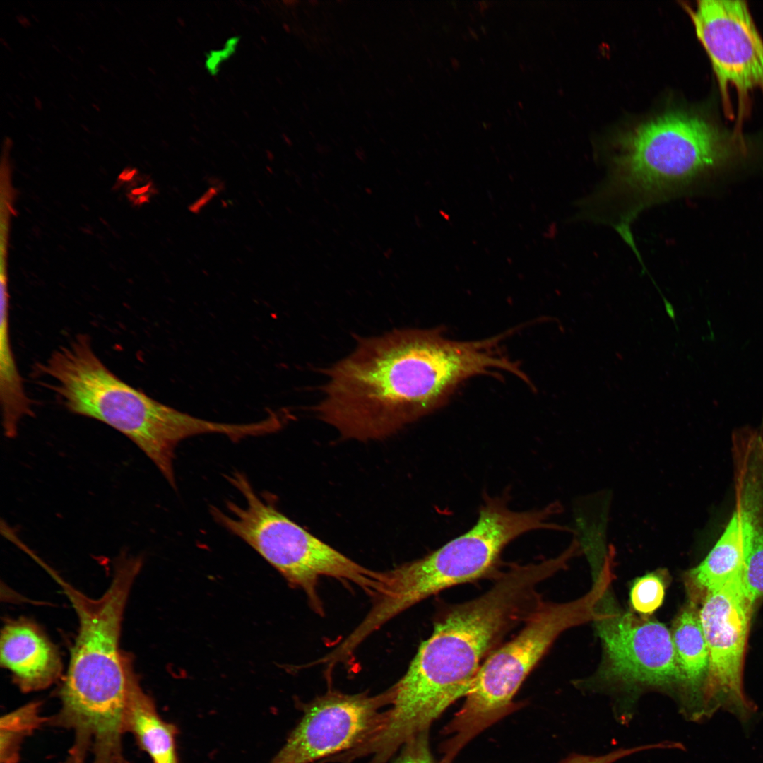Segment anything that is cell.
<instances>
[{
    "label": "cell",
    "mask_w": 763,
    "mask_h": 763,
    "mask_svg": "<svg viewBox=\"0 0 763 763\" xmlns=\"http://www.w3.org/2000/svg\"><path fill=\"white\" fill-rule=\"evenodd\" d=\"M498 335L458 341L441 328L394 329L360 338L355 350L324 370L317 417L344 439H382L433 412L466 379L497 370L514 373Z\"/></svg>",
    "instance_id": "cell-1"
},
{
    "label": "cell",
    "mask_w": 763,
    "mask_h": 763,
    "mask_svg": "<svg viewBox=\"0 0 763 763\" xmlns=\"http://www.w3.org/2000/svg\"><path fill=\"white\" fill-rule=\"evenodd\" d=\"M554 574L548 560L513 565L499 572L484 593L447 605L406 673L392 686L393 699L375 738L377 747L387 754L396 752L466 697L485 660L543 601L538 586Z\"/></svg>",
    "instance_id": "cell-2"
},
{
    "label": "cell",
    "mask_w": 763,
    "mask_h": 763,
    "mask_svg": "<svg viewBox=\"0 0 763 763\" xmlns=\"http://www.w3.org/2000/svg\"><path fill=\"white\" fill-rule=\"evenodd\" d=\"M141 567V557L122 555L109 588L97 599L47 569L71 601L79 623L59 691L61 707L51 723L71 731L76 740L93 747L112 746L124 734L131 660L120 651L119 636L128 596Z\"/></svg>",
    "instance_id": "cell-3"
},
{
    "label": "cell",
    "mask_w": 763,
    "mask_h": 763,
    "mask_svg": "<svg viewBox=\"0 0 763 763\" xmlns=\"http://www.w3.org/2000/svg\"><path fill=\"white\" fill-rule=\"evenodd\" d=\"M40 368L69 411L99 420L127 437L174 489L175 449L181 441L204 434H234L232 423L192 416L124 382L95 355L85 335L53 352Z\"/></svg>",
    "instance_id": "cell-4"
},
{
    "label": "cell",
    "mask_w": 763,
    "mask_h": 763,
    "mask_svg": "<svg viewBox=\"0 0 763 763\" xmlns=\"http://www.w3.org/2000/svg\"><path fill=\"white\" fill-rule=\"evenodd\" d=\"M605 191L637 208L745 158L747 147L700 116L672 111L621 135Z\"/></svg>",
    "instance_id": "cell-5"
},
{
    "label": "cell",
    "mask_w": 763,
    "mask_h": 763,
    "mask_svg": "<svg viewBox=\"0 0 763 763\" xmlns=\"http://www.w3.org/2000/svg\"><path fill=\"white\" fill-rule=\"evenodd\" d=\"M509 497L485 495L475 524L425 557L386 571L383 592L363 619L374 632L393 617L439 592L496 576L504 548L520 536L538 529H561L548 522L560 510L557 503L540 509L514 511Z\"/></svg>",
    "instance_id": "cell-6"
},
{
    "label": "cell",
    "mask_w": 763,
    "mask_h": 763,
    "mask_svg": "<svg viewBox=\"0 0 763 763\" xmlns=\"http://www.w3.org/2000/svg\"><path fill=\"white\" fill-rule=\"evenodd\" d=\"M613 576L612 567L604 564L584 596L564 603L543 601L514 637L488 656L461 708L443 728L448 735L441 746L443 763H452L473 738L521 707L514 699L526 678L564 631L594 620Z\"/></svg>",
    "instance_id": "cell-7"
},
{
    "label": "cell",
    "mask_w": 763,
    "mask_h": 763,
    "mask_svg": "<svg viewBox=\"0 0 763 763\" xmlns=\"http://www.w3.org/2000/svg\"><path fill=\"white\" fill-rule=\"evenodd\" d=\"M227 480L244 497L226 510L211 507L213 519L255 550L295 588L302 590L317 613L323 612L317 586L322 576L352 583L376 598L384 588L386 572L369 569L313 536L281 513L266 495L256 493L239 471Z\"/></svg>",
    "instance_id": "cell-8"
},
{
    "label": "cell",
    "mask_w": 763,
    "mask_h": 763,
    "mask_svg": "<svg viewBox=\"0 0 763 763\" xmlns=\"http://www.w3.org/2000/svg\"><path fill=\"white\" fill-rule=\"evenodd\" d=\"M689 12L711 60L723 107L731 116L734 90L741 119L750 94H763V40L748 7L743 1L702 0Z\"/></svg>",
    "instance_id": "cell-9"
},
{
    "label": "cell",
    "mask_w": 763,
    "mask_h": 763,
    "mask_svg": "<svg viewBox=\"0 0 763 763\" xmlns=\"http://www.w3.org/2000/svg\"><path fill=\"white\" fill-rule=\"evenodd\" d=\"M392 687L377 695L329 692L304 706L299 723L270 763H312L353 750L384 726Z\"/></svg>",
    "instance_id": "cell-10"
},
{
    "label": "cell",
    "mask_w": 763,
    "mask_h": 763,
    "mask_svg": "<svg viewBox=\"0 0 763 763\" xmlns=\"http://www.w3.org/2000/svg\"><path fill=\"white\" fill-rule=\"evenodd\" d=\"M699 609L709 658L704 693L705 714L714 707L728 706L742 716L750 706L743 689V666L754 606L743 577L706 593Z\"/></svg>",
    "instance_id": "cell-11"
},
{
    "label": "cell",
    "mask_w": 763,
    "mask_h": 763,
    "mask_svg": "<svg viewBox=\"0 0 763 763\" xmlns=\"http://www.w3.org/2000/svg\"><path fill=\"white\" fill-rule=\"evenodd\" d=\"M595 622L609 675L644 686L681 685L670 631L630 612L598 611Z\"/></svg>",
    "instance_id": "cell-12"
},
{
    "label": "cell",
    "mask_w": 763,
    "mask_h": 763,
    "mask_svg": "<svg viewBox=\"0 0 763 763\" xmlns=\"http://www.w3.org/2000/svg\"><path fill=\"white\" fill-rule=\"evenodd\" d=\"M0 661L23 692L46 689L61 674L56 646L40 627L24 619L7 622L3 627Z\"/></svg>",
    "instance_id": "cell-13"
},
{
    "label": "cell",
    "mask_w": 763,
    "mask_h": 763,
    "mask_svg": "<svg viewBox=\"0 0 763 763\" xmlns=\"http://www.w3.org/2000/svg\"><path fill=\"white\" fill-rule=\"evenodd\" d=\"M124 729L153 763H178L177 728L160 716L154 701L140 685L132 662L128 670Z\"/></svg>",
    "instance_id": "cell-14"
},
{
    "label": "cell",
    "mask_w": 763,
    "mask_h": 763,
    "mask_svg": "<svg viewBox=\"0 0 763 763\" xmlns=\"http://www.w3.org/2000/svg\"><path fill=\"white\" fill-rule=\"evenodd\" d=\"M670 632L681 685L692 699L701 697L703 714H705L704 693L709 658L697 602L690 600L681 610L674 620Z\"/></svg>",
    "instance_id": "cell-15"
},
{
    "label": "cell",
    "mask_w": 763,
    "mask_h": 763,
    "mask_svg": "<svg viewBox=\"0 0 763 763\" xmlns=\"http://www.w3.org/2000/svg\"><path fill=\"white\" fill-rule=\"evenodd\" d=\"M6 276H1L0 397L2 425L7 437L16 436L20 420L32 414L18 371L9 339L8 295Z\"/></svg>",
    "instance_id": "cell-16"
},
{
    "label": "cell",
    "mask_w": 763,
    "mask_h": 763,
    "mask_svg": "<svg viewBox=\"0 0 763 763\" xmlns=\"http://www.w3.org/2000/svg\"><path fill=\"white\" fill-rule=\"evenodd\" d=\"M40 707V702H32L1 717L0 763H18L23 740L47 724Z\"/></svg>",
    "instance_id": "cell-17"
},
{
    "label": "cell",
    "mask_w": 763,
    "mask_h": 763,
    "mask_svg": "<svg viewBox=\"0 0 763 763\" xmlns=\"http://www.w3.org/2000/svg\"><path fill=\"white\" fill-rule=\"evenodd\" d=\"M664 594L661 577L651 573L634 582L630 591V601L634 610L642 615H649L661 606Z\"/></svg>",
    "instance_id": "cell-18"
},
{
    "label": "cell",
    "mask_w": 763,
    "mask_h": 763,
    "mask_svg": "<svg viewBox=\"0 0 763 763\" xmlns=\"http://www.w3.org/2000/svg\"><path fill=\"white\" fill-rule=\"evenodd\" d=\"M743 583L752 605L763 598V525L759 530L748 554Z\"/></svg>",
    "instance_id": "cell-19"
},
{
    "label": "cell",
    "mask_w": 763,
    "mask_h": 763,
    "mask_svg": "<svg viewBox=\"0 0 763 763\" xmlns=\"http://www.w3.org/2000/svg\"><path fill=\"white\" fill-rule=\"evenodd\" d=\"M429 731L410 738L393 763H436L429 745Z\"/></svg>",
    "instance_id": "cell-20"
},
{
    "label": "cell",
    "mask_w": 763,
    "mask_h": 763,
    "mask_svg": "<svg viewBox=\"0 0 763 763\" xmlns=\"http://www.w3.org/2000/svg\"><path fill=\"white\" fill-rule=\"evenodd\" d=\"M666 742L654 744L641 745L630 748H619L605 755L600 756L584 755L572 754L564 759L560 763H613L624 757L632 754L651 749L666 748Z\"/></svg>",
    "instance_id": "cell-21"
},
{
    "label": "cell",
    "mask_w": 763,
    "mask_h": 763,
    "mask_svg": "<svg viewBox=\"0 0 763 763\" xmlns=\"http://www.w3.org/2000/svg\"><path fill=\"white\" fill-rule=\"evenodd\" d=\"M218 191V190L215 187L210 188L195 203L191 205L189 210L193 213H198L217 194Z\"/></svg>",
    "instance_id": "cell-22"
},
{
    "label": "cell",
    "mask_w": 763,
    "mask_h": 763,
    "mask_svg": "<svg viewBox=\"0 0 763 763\" xmlns=\"http://www.w3.org/2000/svg\"><path fill=\"white\" fill-rule=\"evenodd\" d=\"M62 763H85V761L76 755L69 753L68 757Z\"/></svg>",
    "instance_id": "cell-23"
}]
</instances>
